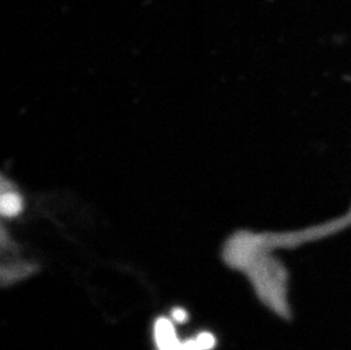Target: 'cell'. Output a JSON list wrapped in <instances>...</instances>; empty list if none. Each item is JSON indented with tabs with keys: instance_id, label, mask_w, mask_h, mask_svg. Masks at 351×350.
<instances>
[{
	"instance_id": "cell-2",
	"label": "cell",
	"mask_w": 351,
	"mask_h": 350,
	"mask_svg": "<svg viewBox=\"0 0 351 350\" xmlns=\"http://www.w3.org/2000/svg\"><path fill=\"white\" fill-rule=\"evenodd\" d=\"M22 209V200L16 192H3L1 197V213L6 218H14Z\"/></svg>"
},
{
	"instance_id": "cell-4",
	"label": "cell",
	"mask_w": 351,
	"mask_h": 350,
	"mask_svg": "<svg viewBox=\"0 0 351 350\" xmlns=\"http://www.w3.org/2000/svg\"><path fill=\"white\" fill-rule=\"evenodd\" d=\"M172 316L173 318L178 320V322H186V318H188L186 312L182 310V308H176V310L173 311Z\"/></svg>"
},
{
	"instance_id": "cell-3",
	"label": "cell",
	"mask_w": 351,
	"mask_h": 350,
	"mask_svg": "<svg viewBox=\"0 0 351 350\" xmlns=\"http://www.w3.org/2000/svg\"><path fill=\"white\" fill-rule=\"evenodd\" d=\"M195 341L202 350L213 349L215 346V337L209 332H202L195 338Z\"/></svg>"
},
{
	"instance_id": "cell-1",
	"label": "cell",
	"mask_w": 351,
	"mask_h": 350,
	"mask_svg": "<svg viewBox=\"0 0 351 350\" xmlns=\"http://www.w3.org/2000/svg\"><path fill=\"white\" fill-rule=\"evenodd\" d=\"M154 338L158 350H179L182 342L176 336L172 320L159 317L154 325Z\"/></svg>"
},
{
	"instance_id": "cell-5",
	"label": "cell",
	"mask_w": 351,
	"mask_h": 350,
	"mask_svg": "<svg viewBox=\"0 0 351 350\" xmlns=\"http://www.w3.org/2000/svg\"><path fill=\"white\" fill-rule=\"evenodd\" d=\"M179 350H202V348L199 347L195 339V340H188L186 342H182Z\"/></svg>"
}]
</instances>
